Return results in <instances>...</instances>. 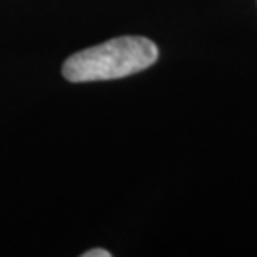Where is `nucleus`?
<instances>
[{"label": "nucleus", "instance_id": "1", "mask_svg": "<svg viewBox=\"0 0 257 257\" xmlns=\"http://www.w3.org/2000/svg\"><path fill=\"white\" fill-rule=\"evenodd\" d=\"M158 59V48L145 37H118L73 54L63 63L69 82H95L141 73Z\"/></svg>", "mask_w": 257, "mask_h": 257}, {"label": "nucleus", "instance_id": "2", "mask_svg": "<svg viewBox=\"0 0 257 257\" xmlns=\"http://www.w3.org/2000/svg\"><path fill=\"white\" fill-rule=\"evenodd\" d=\"M82 255L84 257H110V251L101 249V248H95V249H90V251L82 253Z\"/></svg>", "mask_w": 257, "mask_h": 257}]
</instances>
